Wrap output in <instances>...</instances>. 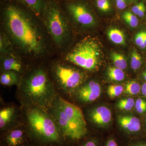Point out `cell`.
<instances>
[{"mask_svg":"<svg viewBox=\"0 0 146 146\" xmlns=\"http://www.w3.org/2000/svg\"><path fill=\"white\" fill-rule=\"evenodd\" d=\"M18 89L23 106H36L46 111L58 96L53 83L42 68L34 70L22 80Z\"/></svg>","mask_w":146,"mask_h":146,"instance_id":"3","label":"cell"},{"mask_svg":"<svg viewBox=\"0 0 146 146\" xmlns=\"http://www.w3.org/2000/svg\"><path fill=\"white\" fill-rule=\"evenodd\" d=\"M21 81L18 73L14 71L3 72L0 76V82L4 86H10L17 85L18 86Z\"/></svg>","mask_w":146,"mask_h":146,"instance_id":"15","label":"cell"},{"mask_svg":"<svg viewBox=\"0 0 146 146\" xmlns=\"http://www.w3.org/2000/svg\"><path fill=\"white\" fill-rule=\"evenodd\" d=\"M36 15L44 12L46 7L44 0H19Z\"/></svg>","mask_w":146,"mask_h":146,"instance_id":"16","label":"cell"},{"mask_svg":"<svg viewBox=\"0 0 146 146\" xmlns=\"http://www.w3.org/2000/svg\"></svg>","mask_w":146,"mask_h":146,"instance_id":"39","label":"cell"},{"mask_svg":"<svg viewBox=\"0 0 146 146\" xmlns=\"http://www.w3.org/2000/svg\"><path fill=\"white\" fill-rule=\"evenodd\" d=\"M135 106L138 113H143L146 111V102L142 99H138L136 100Z\"/></svg>","mask_w":146,"mask_h":146,"instance_id":"29","label":"cell"},{"mask_svg":"<svg viewBox=\"0 0 146 146\" xmlns=\"http://www.w3.org/2000/svg\"><path fill=\"white\" fill-rule=\"evenodd\" d=\"M20 111L13 105H8L1 108L0 110V130L1 132L13 127L18 123Z\"/></svg>","mask_w":146,"mask_h":146,"instance_id":"10","label":"cell"},{"mask_svg":"<svg viewBox=\"0 0 146 146\" xmlns=\"http://www.w3.org/2000/svg\"><path fill=\"white\" fill-rule=\"evenodd\" d=\"M124 89L121 85H112L108 86L107 94L110 98L119 96L123 92Z\"/></svg>","mask_w":146,"mask_h":146,"instance_id":"26","label":"cell"},{"mask_svg":"<svg viewBox=\"0 0 146 146\" xmlns=\"http://www.w3.org/2000/svg\"><path fill=\"white\" fill-rule=\"evenodd\" d=\"M88 116L91 121L95 125L98 127H105L110 123L112 113L107 107L100 106L89 110Z\"/></svg>","mask_w":146,"mask_h":146,"instance_id":"12","label":"cell"},{"mask_svg":"<svg viewBox=\"0 0 146 146\" xmlns=\"http://www.w3.org/2000/svg\"><path fill=\"white\" fill-rule=\"evenodd\" d=\"M118 121L122 129L128 135L136 134L141 130L140 120L134 116H119L118 118Z\"/></svg>","mask_w":146,"mask_h":146,"instance_id":"13","label":"cell"},{"mask_svg":"<svg viewBox=\"0 0 146 146\" xmlns=\"http://www.w3.org/2000/svg\"><path fill=\"white\" fill-rule=\"evenodd\" d=\"M45 23L55 44L64 48L69 34V27L66 17L56 4L49 2L44 11Z\"/></svg>","mask_w":146,"mask_h":146,"instance_id":"6","label":"cell"},{"mask_svg":"<svg viewBox=\"0 0 146 146\" xmlns=\"http://www.w3.org/2000/svg\"><path fill=\"white\" fill-rule=\"evenodd\" d=\"M33 144L26 125L19 123L1 132V146H26Z\"/></svg>","mask_w":146,"mask_h":146,"instance_id":"8","label":"cell"},{"mask_svg":"<svg viewBox=\"0 0 146 146\" xmlns=\"http://www.w3.org/2000/svg\"><path fill=\"white\" fill-rule=\"evenodd\" d=\"M66 7L69 15L80 25L90 27L96 23L93 11L86 3L82 1L72 2L68 3Z\"/></svg>","mask_w":146,"mask_h":146,"instance_id":"9","label":"cell"},{"mask_svg":"<svg viewBox=\"0 0 146 146\" xmlns=\"http://www.w3.org/2000/svg\"><path fill=\"white\" fill-rule=\"evenodd\" d=\"M107 75L110 79L115 81H122L125 78V74L123 70L115 67L108 68Z\"/></svg>","mask_w":146,"mask_h":146,"instance_id":"18","label":"cell"},{"mask_svg":"<svg viewBox=\"0 0 146 146\" xmlns=\"http://www.w3.org/2000/svg\"><path fill=\"white\" fill-rule=\"evenodd\" d=\"M5 31L12 43L25 54L39 57L45 53L47 44L41 27L27 11L9 5L4 11Z\"/></svg>","mask_w":146,"mask_h":146,"instance_id":"1","label":"cell"},{"mask_svg":"<svg viewBox=\"0 0 146 146\" xmlns=\"http://www.w3.org/2000/svg\"><path fill=\"white\" fill-rule=\"evenodd\" d=\"M111 57L116 68L123 70L127 68V62L122 54L119 53L113 52L111 54Z\"/></svg>","mask_w":146,"mask_h":146,"instance_id":"19","label":"cell"},{"mask_svg":"<svg viewBox=\"0 0 146 146\" xmlns=\"http://www.w3.org/2000/svg\"><path fill=\"white\" fill-rule=\"evenodd\" d=\"M108 36L110 41L117 44L125 45V38L123 32L119 29L112 28L108 32Z\"/></svg>","mask_w":146,"mask_h":146,"instance_id":"17","label":"cell"},{"mask_svg":"<svg viewBox=\"0 0 146 146\" xmlns=\"http://www.w3.org/2000/svg\"><path fill=\"white\" fill-rule=\"evenodd\" d=\"M142 63L141 55L136 49L133 50L131 57V69L134 71L137 70L141 67Z\"/></svg>","mask_w":146,"mask_h":146,"instance_id":"23","label":"cell"},{"mask_svg":"<svg viewBox=\"0 0 146 146\" xmlns=\"http://www.w3.org/2000/svg\"><path fill=\"white\" fill-rule=\"evenodd\" d=\"M132 13L139 17H144L146 11V7L143 2H140L132 7L131 8Z\"/></svg>","mask_w":146,"mask_h":146,"instance_id":"28","label":"cell"},{"mask_svg":"<svg viewBox=\"0 0 146 146\" xmlns=\"http://www.w3.org/2000/svg\"><path fill=\"white\" fill-rule=\"evenodd\" d=\"M141 91H142V94L143 95L146 96V82L143 84L142 89H141Z\"/></svg>","mask_w":146,"mask_h":146,"instance_id":"34","label":"cell"},{"mask_svg":"<svg viewBox=\"0 0 146 146\" xmlns=\"http://www.w3.org/2000/svg\"><path fill=\"white\" fill-rule=\"evenodd\" d=\"M145 31H141L136 35L135 37V43L137 46L140 47L141 48L144 49L145 48L144 44V36Z\"/></svg>","mask_w":146,"mask_h":146,"instance_id":"30","label":"cell"},{"mask_svg":"<svg viewBox=\"0 0 146 146\" xmlns=\"http://www.w3.org/2000/svg\"><path fill=\"white\" fill-rule=\"evenodd\" d=\"M96 5L98 10L104 13H109L112 10L110 0H96Z\"/></svg>","mask_w":146,"mask_h":146,"instance_id":"22","label":"cell"},{"mask_svg":"<svg viewBox=\"0 0 146 146\" xmlns=\"http://www.w3.org/2000/svg\"><path fill=\"white\" fill-rule=\"evenodd\" d=\"M26 146H35L34 145H33V144H30V145H27Z\"/></svg>","mask_w":146,"mask_h":146,"instance_id":"38","label":"cell"},{"mask_svg":"<svg viewBox=\"0 0 146 146\" xmlns=\"http://www.w3.org/2000/svg\"><path fill=\"white\" fill-rule=\"evenodd\" d=\"M144 44H145V47L146 48V32H145V36H144Z\"/></svg>","mask_w":146,"mask_h":146,"instance_id":"35","label":"cell"},{"mask_svg":"<svg viewBox=\"0 0 146 146\" xmlns=\"http://www.w3.org/2000/svg\"><path fill=\"white\" fill-rule=\"evenodd\" d=\"M25 124L35 146H68L54 120L45 110L24 106Z\"/></svg>","mask_w":146,"mask_h":146,"instance_id":"4","label":"cell"},{"mask_svg":"<svg viewBox=\"0 0 146 146\" xmlns=\"http://www.w3.org/2000/svg\"><path fill=\"white\" fill-rule=\"evenodd\" d=\"M101 92L99 84L91 80L82 84L76 91V94L80 101L88 103L97 99L100 95Z\"/></svg>","mask_w":146,"mask_h":146,"instance_id":"11","label":"cell"},{"mask_svg":"<svg viewBox=\"0 0 146 146\" xmlns=\"http://www.w3.org/2000/svg\"><path fill=\"white\" fill-rule=\"evenodd\" d=\"M136 1H137V0H127V1L129 3H132Z\"/></svg>","mask_w":146,"mask_h":146,"instance_id":"36","label":"cell"},{"mask_svg":"<svg viewBox=\"0 0 146 146\" xmlns=\"http://www.w3.org/2000/svg\"><path fill=\"white\" fill-rule=\"evenodd\" d=\"M143 76L144 78L146 80V71L144 72L143 74Z\"/></svg>","mask_w":146,"mask_h":146,"instance_id":"37","label":"cell"},{"mask_svg":"<svg viewBox=\"0 0 146 146\" xmlns=\"http://www.w3.org/2000/svg\"><path fill=\"white\" fill-rule=\"evenodd\" d=\"M46 112L54 120L68 146L76 143L89 135L81 110L60 96H57Z\"/></svg>","mask_w":146,"mask_h":146,"instance_id":"2","label":"cell"},{"mask_svg":"<svg viewBox=\"0 0 146 146\" xmlns=\"http://www.w3.org/2000/svg\"><path fill=\"white\" fill-rule=\"evenodd\" d=\"M1 69L3 72L14 71L21 73L23 70V65L20 60L12 56H4L1 60Z\"/></svg>","mask_w":146,"mask_h":146,"instance_id":"14","label":"cell"},{"mask_svg":"<svg viewBox=\"0 0 146 146\" xmlns=\"http://www.w3.org/2000/svg\"><path fill=\"white\" fill-rule=\"evenodd\" d=\"M122 18L125 22L131 27L136 28L139 24L138 18L131 11H124L122 15Z\"/></svg>","mask_w":146,"mask_h":146,"instance_id":"20","label":"cell"},{"mask_svg":"<svg viewBox=\"0 0 146 146\" xmlns=\"http://www.w3.org/2000/svg\"><path fill=\"white\" fill-rule=\"evenodd\" d=\"M3 32L1 33L0 37V49L2 54L8 52L11 46L10 40Z\"/></svg>","mask_w":146,"mask_h":146,"instance_id":"27","label":"cell"},{"mask_svg":"<svg viewBox=\"0 0 146 146\" xmlns=\"http://www.w3.org/2000/svg\"><path fill=\"white\" fill-rule=\"evenodd\" d=\"M141 89L139 83L136 81H131L126 84L123 92L127 95H136L140 92Z\"/></svg>","mask_w":146,"mask_h":146,"instance_id":"21","label":"cell"},{"mask_svg":"<svg viewBox=\"0 0 146 146\" xmlns=\"http://www.w3.org/2000/svg\"><path fill=\"white\" fill-rule=\"evenodd\" d=\"M100 142L98 138L94 137H89V135L77 143L75 146H100Z\"/></svg>","mask_w":146,"mask_h":146,"instance_id":"25","label":"cell"},{"mask_svg":"<svg viewBox=\"0 0 146 146\" xmlns=\"http://www.w3.org/2000/svg\"><path fill=\"white\" fill-rule=\"evenodd\" d=\"M134 100L131 98L120 100L117 104V107L121 110H131L135 105Z\"/></svg>","mask_w":146,"mask_h":146,"instance_id":"24","label":"cell"},{"mask_svg":"<svg viewBox=\"0 0 146 146\" xmlns=\"http://www.w3.org/2000/svg\"><path fill=\"white\" fill-rule=\"evenodd\" d=\"M55 86L62 94L70 95L82 85L86 76L78 69L64 63H57L51 69Z\"/></svg>","mask_w":146,"mask_h":146,"instance_id":"7","label":"cell"},{"mask_svg":"<svg viewBox=\"0 0 146 146\" xmlns=\"http://www.w3.org/2000/svg\"><path fill=\"white\" fill-rule=\"evenodd\" d=\"M104 55L99 41L87 36L76 44L66 55L65 60L84 70L93 71L98 67Z\"/></svg>","mask_w":146,"mask_h":146,"instance_id":"5","label":"cell"},{"mask_svg":"<svg viewBox=\"0 0 146 146\" xmlns=\"http://www.w3.org/2000/svg\"><path fill=\"white\" fill-rule=\"evenodd\" d=\"M115 2L116 6L120 10H123L126 8L127 0H115Z\"/></svg>","mask_w":146,"mask_h":146,"instance_id":"32","label":"cell"},{"mask_svg":"<svg viewBox=\"0 0 146 146\" xmlns=\"http://www.w3.org/2000/svg\"><path fill=\"white\" fill-rule=\"evenodd\" d=\"M104 146H119L116 139L112 136L108 137Z\"/></svg>","mask_w":146,"mask_h":146,"instance_id":"31","label":"cell"},{"mask_svg":"<svg viewBox=\"0 0 146 146\" xmlns=\"http://www.w3.org/2000/svg\"><path fill=\"white\" fill-rule=\"evenodd\" d=\"M128 146H146V143L141 142V141L133 142V143H131Z\"/></svg>","mask_w":146,"mask_h":146,"instance_id":"33","label":"cell"}]
</instances>
